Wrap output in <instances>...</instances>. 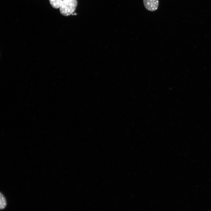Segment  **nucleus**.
<instances>
[{
	"label": "nucleus",
	"instance_id": "nucleus-4",
	"mask_svg": "<svg viewBox=\"0 0 211 211\" xmlns=\"http://www.w3.org/2000/svg\"><path fill=\"white\" fill-rule=\"evenodd\" d=\"M0 209L1 210L4 209L6 207L7 203L5 198L1 193L0 194Z\"/></svg>",
	"mask_w": 211,
	"mask_h": 211
},
{
	"label": "nucleus",
	"instance_id": "nucleus-1",
	"mask_svg": "<svg viewBox=\"0 0 211 211\" xmlns=\"http://www.w3.org/2000/svg\"><path fill=\"white\" fill-rule=\"evenodd\" d=\"M77 4V0H67L63 1L59 8L60 13L64 16L73 15Z\"/></svg>",
	"mask_w": 211,
	"mask_h": 211
},
{
	"label": "nucleus",
	"instance_id": "nucleus-3",
	"mask_svg": "<svg viewBox=\"0 0 211 211\" xmlns=\"http://www.w3.org/2000/svg\"><path fill=\"white\" fill-rule=\"evenodd\" d=\"M52 6L55 8H58L60 7L63 0H49Z\"/></svg>",
	"mask_w": 211,
	"mask_h": 211
},
{
	"label": "nucleus",
	"instance_id": "nucleus-5",
	"mask_svg": "<svg viewBox=\"0 0 211 211\" xmlns=\"http://www.w3.org/2000/svg\"><path fill=\"white\" fill-rule=\"evenodd\" d=\"M66 0H63V2L64 1H66Z\"/></svg>",
	"mask_w": 211,
	"mask_h": 211
},
{
	"label": "nucleus",
	"instance_id": "nucleus-2",
	"mask_svg": "<svg viewBox=\"0 0 211 211\" xmlns=\"http://www.w3.org/2000/svg\"><path fill=\"white\" fill-rule=\"evenodd\" d=\"M143 2L146 9L150 11L157 10L159 6L158 0H143Z\"/></svg>",
	"mask_w": 211,
	"mask_h": 211
}]
</instances>
